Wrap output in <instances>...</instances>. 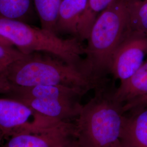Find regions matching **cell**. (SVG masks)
Returning a JSON list of instances; mask_svg holds the SVG:
<instances>
[{
	"label": "cell",
	"mask_w": 147,
	"mask_h": 147,
	"mask_svg": "<svg viewBox=\"0 0 147 147\" xmlns=\"http://www.w3.org/2000/svg\"><path fill=\"white\" fill-rule=\"evenodd\" d=\"M4 75L11 86L17 87L61 85L88 92L105 84L104 78L95 75L88 69L45 53L25 55L7 65Z\"/></svg>",
	"instance_id": "1"
},
{
	"label": "cell",
	"mask_w": 147,
	"mask_h": 147,
	"mask_svg": "<svg viewBox=\"0 0 147 147\" xmlns=\"http://www.w3.org/2000/svg\"><path fill=\"white\" fill-rule=\"evenodd\" d=\"M94 90V96L82 105L73 121L75 138L80 147H111L121 138L123 105L106 84Z\"/></svg>",
	"instance_id": "2"
},
{
	"label": "cell",
	"mask_w": 147,
	"mask_h": 147,
	"mask_svg": "<svg viewBox=\"0 0 147 147\" xmlns=\"http://www.w3.org/2000/svg\"><path fill=\"white\" fill-rule=\"evenodd\" d=\"M130 0H115L95 20L85 47L84 61L98 76L109 73L113 53L129 31Z\"/></svg>",
	"instance_id": "3"
},
{
	"label": "cell",
	"mask_w": 147,
	"mask_h": 147,
	"mask_svg": "<svg viewBox=\"0 0 147 147\" xmlns=\"http://www.w3.org/2000/svg\"><path fill=\"white\" fill-rule=\"evenodd\" d=\"M0 33L25 55L47 53L69 64L89 70L81 57L84 55L85 47L76 37L63 39L42 28L5 19H0Z\"/></svg>",
	"instance_id": "4"
},
{
	"label": "cell",
	"mask_w": 147,
	"mask_h": 147,
	"mask_svg": "<svg viewBox=\"0 0 147 147\" xmlns=\"http://www.w3.org/2000/svg\"><path fill=\"white\" fill-rule=\"evenodd\" d=\"M60 123L42 116L19 100L0 98V135L2 140L24 132L42 131Z\"/></svg>",
	"instance_id": "5"
},
{
	"label": "cell",
	"mask_w": 147,
	"mask_h": 147,
	"mask_svg": "<svg viewBox=\"0 0 147 147\" xmlns=\"http://www.w3.org/2000/svg\"><path fill=\"white\" fill-rule=\"evenodd\" d=\"M147 57V34L129 31L112 56L109 73L123 82L136 72Z\"/></svg>",
	"instance_id": "6"
},
{
	"label": "cell",
	"mask_w": 147,
	"mask_h": 147,
	"mask_svg": "<svg viewBox=\"0 0 147 147\" xmlns=\"http://www.w3.org/2000/svg\"><path fill=\"white\" fill-rule=\"evenodd\" d=\"M74 139V121L61 122L42 131L14 135L1 147H62Z\"/></svg>",
	"instance_id": "7"
},
{
	"label": "cell",
	"mask_w": 147,
	"mask_h": 147,
	"mask_svg": "<svg viewBox=\"0 0 147 147\" xmlns=\"http://www.w3.org/2000/svg\"><path fill=\"white\" fill-rule=\"evenodd\" d=\"M16 100L26 104L42 116L58 122L75 121L82 106L80 100L58 98H21Z\"/></svg>",
	"instance_id": "8"
},
{
	"label": "cell",
	"mask_w": 147,
	"mask_h": 147,
	"mask_svg": "<svg viewBox=\"0 0 147 147\" xmlns=\"http://www.w3.org/2000/svg\"><path fill=\"white\" fill-rule=\"evenodd\" d=\"M125 116L120 141L127 147H147V104L136 107Z\"/></svg>",
	"instance_id": "9"
},
{
	"label": "cell",
	"mask_w": 147,
	"mask_h": 147,
	"mask_svg": "<svg viewBox=\"0 0 147 147\" xmlns=\"http://www.w3.org/2000/svg\"><path fill=\"white\" fill-rule=\"evenodd\" d=\"M88 0H62L59 9L56 33L78 38L79 21L84 13Z\"/></svg>",
	"instance_id": "10"
},
{
	"label": "cell",
	"mask_w": 147,
	"mask_h": 147,
	"mask_svg": "<svg viewBox=\"0 0 147 147\" xmlns=\"http://www.w3.org/2000/svg\"><path fill=\"white\" fill-rule=\"evenodd\" d=\"M113 95L124 105L147 95V57L142 66L129 79L121 82Z\"/></svg>",
	"instance_id": "11"
},
{
	"label": "cell",
	"mask_w": 147,
	"mask_h": 147,
	"mask_svg": "<svg viewBox=\"0 0 147 147\" xmlns=\"http://www.w3.org/2000/svg\"><path fill=\"white\" fill-rule=\"evenodd\" d=\"M35 12L33 0H0V19L28 24Z\"/></svg>",
	"instance_id": "12"
},
{
	"label": "cell",
	"mask_w": 147,
	"mask_h": 147,
	"mask_svg": "<svg viewBox=\"0 0 147 147\" xmlns=\"http://www.w3.org/2000/svg\"><path fill=\"white\" fill-rule=\"evenodd\" d=\"M115 0H88L84 13L78 28V38L81 42L87 40L95 20Z\"/></svg>",
	"instance_id": "13"
},
{
	"label": "cell",
	"mask_w": 147,
	"mask_h": 147,
	"mask_svg": "<svg viewBox=\"0 0 147 147\" xmlns=\"http://www.w3.org/2000/svg\"><path fill=\"white\" fill-rule=\"evenodd\" d=\"M62 1V0H33L41 28L56 34V26Z\"/></svg>",
	"instance_id": "14"
},
{
	"label": "cell",
	"mask_w": 147,
	"mask_h": 147,
	"mask_svg": "<svg viewBox=\"0 0 147 147\" xmlns=\"http://www.w3.org/2000/svg\"><path fill=\"white\" fill-rule=\"evenodd\" d=\"M129 28L147 34V0H130Z\"/></svg>",
	"instance_id": "15"
},
{
	"label": "cell",
	"mask_w": 147,
	"mask_h": 147,
	"mask_svg": "<svg viewBox=\"0 0 147 147\" xmlns=\"http://www.w3.org/2000/svg\"><path fill=\"white\" fill-rule=\"evenodd\" d=\"M25 54L14 47L0 45V64L7 66L9 64L23 57Z\"/></svg>",
	"instance_id": "16"
},
{
	"label": "cell",
	"mask_w": 147,
	"mask_h": 147,
	"mask_svg": "<svg viewBox=\"0 0 147 147\" xmlns=\"http://www.w3.org/2000/svg\"><path fill=\"white\" fill-rule=\"evenodd\" d=\"M146 104H147V95L126 104L125 109L127 110H130L138 106Z\"/></svg>",
	"instance_id": "17"
},
{
	"label": "cell",
	"mask_w": 147,
	"mask_h": 147,
	"mask_svg": "<svg viewBox=\"0 0 147 147\" xmlns=\"http://www.w3.org/2000/svg\"><path fill=\"white\" fill-rule=\"evenodd\" d=\"M11 85L4 76V74L0 76V94L7 93L10 88Z\"/></svg>",
	"instance_id": "18"
},
{
	"label": "cell",
	"mask_w": 147,
	"mask_h": 147,
	"mask_svg": "<svg viewBox=\"0 0 147 147\" xmlns=\"http://www.w3.org/2000/svg\"><path fill=\"white\" fill-rule=\"evenodd\" d=\"M0 45L7 47H14V45L9 40L3 36L2 34L0 33Z\"/></svg>",
	"instance_id": "19"
},
{
	"label": "cell",
	"mask_w": 147,
	"mask_h": 147,
	"mask_svg": "<svg viewBox=\"0 0 147 147\" xmlns=\"http://www.w3.org/2000/svg\"><path fill=\"white\" fill-rule=\"evenodd\" d=\"M62 147H80L77 142L75 140V138L72 140L71 142H69L68 144H65Z\"/></svg>",
	"instance_id": "20"
},
{
	"label": "cell",
	"mask_w": 147,
	"mask_h": 147,
	"mask_svg": "<svg viewBox=\"0 0 147 147\" xmlns=\"http://www.w3.org/2000/svg\"><path fill=\"white\" fill-rule=\"evenodd\" d=\"M111 147H127L126 146H125L124 144H123L120 140L117 141V142H115Z\"/></svg>",
	"instance_id": "21"
},
{
	"label": "cell",
	"mask_w": 147,
	"mask_h": 147,
	"mask_svg": "<svg viewBox=\"0 0 147 147\" xmlns=\"http://www.w3.org/2000/svg\"><path fill=\"white\" fill-rule=\"evenodd\" d=\"M7 66L3 65H1L0 64V76H2L4 74V72L5 71V68Z\"/></svg>",
	"instance_id": "22"
},
{
	"label": "cell",
	"mask_w": 147,
	"mask_h": 147,
	"mask_svg": "<svg viewBox=\"0 0 147 147\" xmlns=\"http://www.w3.org/2000/svg\"><path fill=\"white\" fill-rule=\"evenodd\" d=\"M2 140V137H1V135H0V142H1V141Z\"/></svg>",
	"instance_id": "23"
}]
</instances>
